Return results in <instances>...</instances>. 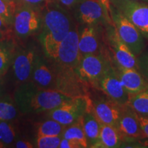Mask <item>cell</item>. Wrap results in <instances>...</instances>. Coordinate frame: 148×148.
I'll return each mask as SVG.
<instances>
[{"mask_svg":"<svg viewBox=\"0 0 148 148\" xmlns=\"http://www.w3.org/2000/svg\"><path fill=\"white\" fill-rule=\"evenodd\" d=\"M79 36L77 27H71L69 33L59 45L53 60L66 67L75 69L81 59Z\"/></svg>","mask_w":148,"mask_h":148,"instance_id":"9","label":"cell"},{"mask_svg":"<svg viewBox=\"0 0 148 148\" xmlns=\"http://www.w3.org/2000/svg\"><path fill=\"white\" fill-rule=\"evenodd\" d=\"M100 27L86 25L79 36V49L81 58L84 56L95 54L103 51L101 45Z\"/></svg>","mask_w":148,"mask_h":148,"instance_id":"16","label":"cell"},{"mask_svg":"<svg viewBox=\"0 0 148 148\" xmlns=\"http://www.w3.org/2000/svg\"><path fill=\"white\" fill-rule=\"evenodd\" d=\"M127 104L139 115L148 116V88L130 95Z\"/></svg>","mask_w":148,"mask_h":148,"instance_id":"22","label":"cell"},{"mask_svg":"<svg viewBox=\"0 0 148 148\" xmlns=\"http://www.w3.org/2000/svg\"><path fill=\"white\" fill-rule=\"evenodd\" d=\"M7 1H9V2H10V3H14V4H16V5L18 4V0H7Z\"/></svg>","mask_w":148,"mask_h":148,"instance_id":"37","label":"cell"},{"mask_svg":"<svg viewBox=\"0 0 148 148\" xmlns=\"http://www.w3.org/2000/svg\"><path fill=\"white\" fill-rule=\"evenodd\" d=\"M32 82L39 88L48 89H55V74L43 59L37 57L32 75Z\"/></svg>","mask_w":148,"mask_h":148,"instance_id":"18","label":"cell"},{"mask_svg":"<svg viewBox=\"0 0 148 148\" xmlns=\"http://www.w3.org/2000/svg\"><path fill=\"white\" fill-rule=\"evenodd\" d=\"M17 114L14 105L8 99H0V121H10Z\"/></svg>","mask_w":148,"mask_h":148,"instance_id":"25","label":"cell"},{"mask_svg":"<svg viewBox=\"0 0 148 148\" xmlns=\"http://www.w3.org/2000/svg\"><path fill=\"white\" fill-rule=\"evenodd\" d=\"M110 4L126 16L148 41V3L137 0H110Z\"/></svg>","mask_w":148,"mask_h":148,"instance_id":"5","label":"cell"},{"mask_svg":"<svg viewBox=\"0 0 148 148\" xmlns=\"http://www.w3.org/2000/svg\"><path fill=\"white\" fill-rule=\"evenodd\" d=\"M138 71L148 82V50H144L137 56Z\"/></svg>","mask_w":148,"mask_h":148,"instance_id":"28","label":"cell"},{"mask_svg":"<svg viewBox=\"0 0 148 148\" xmlns=\"http://www.w3.org/2000/svg\"><path fill=\"white\" fill-rule=\"evenodd\" d=\"M137 1H144V2L148 3V0H137Z\"/></svg>","mask_w":148,"mask_h":148,"instance_id":"38","label":"cell"},{"mask_svg":"<svg viewBox=\"0 0 148 148\" xmlns=\"http://www.w3.org/2000/svg\"><path fill=\"white\" fill-rule=\"evenodd\" d=\"M61 136H37L36 146L38 148H57L59 147Z\"/></svg>","mask_w":148,"mask_h":148,"instance_id":"27","label":"cell"},{"mask_svg":"<svg viewBox=\"0 0 148 148\" xmlns=\"http://www.w3.org/2000/svg\"><path fill=\"white\" fill-rule=\"evenodd\" d=\"M82 116L66 127L62 134V137L73 140L78 144L80 148H86L88 147V144L84 129Z\"/></svg>","mask_w":148,"mask_h":148,"instance_id":"20","label":"cell"},{"mask_svg":"<svg viewBox=\"0 0 148 148\" xmlns=\"http://www.w3.org/2000/svg\"><path fill=\"white\" fill-rule=\"evenodd\" d=\"M138 117L142 131H143L144 134H145V137L148 138V116L138 114Z\"/></svg>","mask_w":148,"mask_h":148,"instance_id":"29","label":"cell"},{"mask_svg":"<svg viewBox=\"0 0 148 148\" xmlns=\"http://www.w3.org/2000/svg\"><path fill=\"white\" fill-rule=\"evenodd\" d=\"M17 5L10 3L7 0H0V16L10 26L13 23V18Z\"/></svg>","mask_w":148,"mask_h":148,"instance_id":"26","label":"cell"},{"mask_svg":"<svg viewBox=\"0 0 148 148\" xmlns=\"http://www.w3.org/2000/svg\"><path fill=\"white\" fill-rule=\"evenodd\" d=\"M110 14L120 38L128 46L135 56H138L145 49V38L126 16L111 4Z\"/></svg>","mask_w":148,"mask_h":148,"instance_id":"4","label":"cell"},{"mask_svg":"<svg viewBox=\"0 0 148 148\" xmlns=\"http://www.w3.org/2000/svg\"><path fill=\"white\" fill-rule=\"evenodd\" d=\"M79 19L86 25L113 24L110 12L106 10L101 0H84L78 9Z\"/></svg>","mask_w":148,"mask_h":148,"instance_id":"11","label":"cell"},{"mask_svg":"<svg viewBox=\"0 0 148 148\" xmlns=\"http://www.w3.org/2000/svg\"><path fill=\"white\" fill-rule=\"evenodd\" d=\"M42 20L39 12L31 5L24 3L16 6L13 18L14 30L19 38H25L39 29Z\"/></svg>","mask_w":148,"mask_h":148,"instance_id":"7","label":"cell"},{"mask_svg":"<svg viewBox=\"0 0 148 148\" xmlns=\"http://www.w3.org/2000/svg\"><path fill=\"white\" fill-rule=\"evenodd\" d=\"M42 47L45 54L54 59L59 45L71 28L69 16L63 9L51 4L49 1L46 3L42 13Z\"/></svg>","mask_w":148,"mask_h":148,"instance_id":"2","label":"cell"},{"mask_svg":"<svg viewBox=\"0 0 148 148\" xmlns=\"http://www.w3.org/2000/svg\"><path fill=\"white\" fill-rule=\"evenodd\" d=\"M16 132L9 121H0V145H9L14 142Z\"/></svg>","mask_w":148,"mask_h":148,"instance_id":"24","label":"cell"},{"mask_svg":"<svg viewBox=\"0 0 148 148\" xmlns=\"http://www.w3.org/2000/svg\"><path fill=\"white\" fill-rule=\"evenodd\" d=\"M116 74L130 95L138 93L148 88V82L137 69L120 65L110 56Z\"/></svg>","mask_w":148,"mask_h":148,"instance_id":"14","label":"cell"},{"mask_svg":"<svg viewBox=\"0 0 148 148\" xmlns=\"http://www.w3.org/2000/svg\"><path fill=\"white\" fill-rule=\"evenodd\" d=\"M83 118V125L88 140V147H95L99 139L101 123L96 116L93 110L92 101L88 96V103Z\"/></svg>","mask_w":148,"mask_h":148,"instance_id":"17","label":"cell"},{"mask_svg":"<svg viewBox=\"0 0 148 148\" xmlns=\"http://www.w3.org/2000/svg\"><path fill=\"white\" fill-rule=\"evenodd\" d=\"M16 104L23 113L49 112L72 98L52 88H39L32 82H25L15 92Z\"/></svg>","mask_w":148,"mask_h":148,"instance_id":"1","label":"cell"},{"mask_svg":"<svg viewBox=\"0 0 148 148\" xmlns=\"http://www.w3.org/2000/svg\"><path fill=\"white\" fill-rule=\"evenodd\" d=\"M60 148H80L78 144L73 141V140L66 139L65 138H62L61 139L60 145Z\"/></svg>","mask_w":148,"mask_h":148,"instance_id":"30","label":"cell"},{"mask_svg":"<svg viewBox=\"0 0 148 148\" xmlns=\"http://www.w3.org/2000/svg\"><path fill=\"white\" fill-rule=\"evenodd\" d=\"M0 31L7 37H8L11 32V26L7 23V22L1 16H0Z\"/></svg>","mask_w":148,"mask_h":148,"instance_id":"31","label":"cell"},{"mask_svg":"<svg viewBox=\"0 0 148 148\" xmlns=\"http://www.w3.org/2000/svg\"><path fill=\"white\" fill-rule=\"evenodd\" d=\"M15 47L10 38L0 40V74L5 75L12 65L15 56Z\"/></svg>","mask_w":148,"mask_h":148,"instance_id":"21","label":"cell"},{"mask_svg":"<svg viewBox=\"0 0 148 148\" xmlns=\"http://www.w3.org/2000/svg\"><path fill=\"white\" fill-rule=\"evenodd\" d=\"M8 38V37H7L6 36H5V35L3 34V33L1 32V31H0V40L4 39V38Z\"/></svg>","mask_w":148,"mask_h":148,"instance_id":"36","label":"cell"},{"mask_svg":"<svg viewBox=\"0 0 148 148\" xmlns=\"http://www.w3.org/2000/svg\"><path fill=\"white\" fill-rule=\"evenodd\" d=\"M2 76H3V75H1V74H0V81H1V77H2Z\"/></svg>","mask_w":148,"mask_h":148,"instance_id":"39","label":"cell"},{"mask_svg":"<svg viewBox=\"0 0 148 148\" xmlns=\"http://www.w3.org/2000/svg\"><path fill=\"white\" fill-rule=\"evenodd\" d=\"M88 96L72 98L49 112V117L61 124L70 125L84 115L88 103Z\"/></svg>","mask_w":148,"mask_h":148,"instance_id":"8","label":"cell"},{"mask_svg":"<svg viewBox=\"0 0 148 148\" xmlns=\"http://www.w3.org/2000/svg\"><path fill=\"white\" fill-rule=\"evenodd\" d=\"M122 143V136L116 127L110 125L101 124L99 139L95 147H121Z\"/></svg>","mask_w":148,"mask_h":148,"instance_id":"19","label":"cell"},{"mask_svg":"<svg viewBox=\"0 0 148 148\" xmlns=\"http://www.w3.org/2000/svg\"><path fill=\"white\" fill-rule=\"evenodd\" d=\"M97 89L121 106L127 104L130 95L122 84L112 62H110L102 77L99 79Z\"/></svg>","mask_w":148,"mask_h":148,"instance_id":"10","label":"cell"},{"mask_svg":"<svg viewBox=\"0 0 148 148\" xmlns=\"http://www.w3.org/2000/svg\"><path fill=\"white\" fill-rule=\"evenodd\" d=\"M58 1L63 5H65L66 7H71L75 5V3L83 1L84 0H58Z\"/></svg>","mask_w":148,"mask_h":148,"instance_id":"33","label":"cell"},{"mask_svg":"<svg viewBox=\"0 0 148 148\" xmlns=\"http://www.w3.org/2000/svg\"><path fill=\"white\" fill-rule=\"evenodd\" d=\"M22 2L27 3L29 5H37L41 3L42 2H47L48 1H50V0H21Z\"/></svg>","mask_w":148,"mask_h":148,"instance_id":"34","label":"cell"},{"mask_svg":"<svg viewBox=\"0 0 148 148\" xmlns=\"http://www.w3.org/2000/svg\"><path fill=\"white\" fill-rule=\"evenodd\" d=\"M36 58V53L32 49H24L15 53L12 66L14 77L18 83L28 82L32 77Z\"/></svg>","mask_w":148,"mask_h":148,"instance_id":"15","label":"cell"},{"mask_svg":"<svg viewBox=\"0 0 148 148\" xmlns=\"http://www.w3.org/2000/svg\"><path fill=\"white\" fill-rule=\"evenodd\" d=\"M110 62V53L106 51L86 55L82 57L78 64L74 69V71L84 84L90 85L97 89L99 79Z\"/></svg>","mask_w":148,"mask_h":148,"instance_id":"3","label":"cell"},{"mask_svg":"<svg viewBox=\"0 0 148 148\" xmlns=\"http://www.w3.org/2000/svg\"><path fill=\"white\" fill-rule=\"evenodd\" d=\"M101 3L106 10L110 12V0H101Z\"/></svg>","mask_w":148,"mask_h":148,"instance_id":"35","label":"cell"},{"mask_svg":"<svg viewBox=\"0 0 148 148\" xmlns=\"http://www.w3.org/2000/svg\"><path fill=\"white\" fill-rule=\"evenodd\" d=\"M91 101L95 115L101 124L110 125L117 128L123 106L115 102L104 93L103 96L91 99Z\"/></svg>","mask_w":148,"mask_h":148,"instance_id":"12","label":"cell"},{"mask_svg":"<svg viewBox=\"0 0 148 148\" xmlns=\"http://www.w3.org/2000/svg\"><path fill=\"white\" fill-rule=\"evenodd\" d=\"M117 129L123 142L126 139L130 141V140H138L146 138L140 127L137 113L127 104L123 107Z\"/></svg>","mask_w":148,"mask_h":148,"instance_id":"13","label":"cell"},{"mask_svg":"<svg viewBox=\"0 0 148 148\" xmlns=\"http://www.w3.org/2000/svg\"><path fill=\"white\" fill-rule=\"evenodd\" d=\"M15 147L16 148H32L33 144L26 140H18L16 142Z\"/></svg>","mask_w":148,"mask_h":148,"instance_id":"32","label":"cell"},{"mask_svg":"<svg viewBox=\"0 0 148 148\" xmlns=\"http://www.w3.org/2000/svg\"><path fill=\"white\" fill-rule=\"evenodd\" d=\"M64 125L54 119H49L42 122L38 126L37 136H62L66 128Z\"/></svg>","mask_w":148,"mask_h":148,"instance_id":"23","label":"cell"},{"mask_svg":"<svg viewBox=\"0 0 148 148\" xmlns=\"http://www.w3.org/2000/svg\"><path fill=\"white\" fill-rule=\"evenodd\" d=\"M106 40L110 51V56L120 65L138 70L137 57L132 52L118 34L113 24L106 26Z\"/></svg>","mask_w":148,"mask_h":148,"instance_id":"6","label":"cell"}]
</instances>
